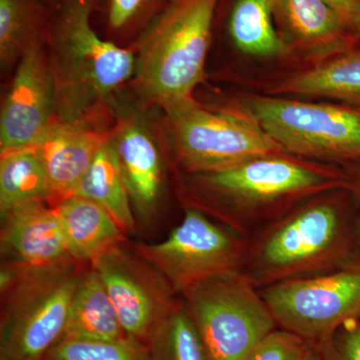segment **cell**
<instances>
[{
    "instance_id": "33",
    "label": "cell",
    "mask_w": 360,
    "mask_h": 360,
    "mask_svg": "<svg viewBox=\"0 0 360 360\" xmlns=\"http://www.w3.org/2000/svg\"><path fill=\"white\" fill-rule=\"evenodd\" d=\"M47 1H49V4H52L54 1H56V0H47Z\"/></svg>"
},
{
    "instance_id": "26",
    "label": "cell",
    "mask_w": 360,
    "mask_h": 360,
    "mask_svg": "<svg viewBox=\"0 0 360 360\" xmlns=\"http://www.w3.org/2000/svg\"><path fill=\"white\" fill-rule=\"evenodd\" d=\"M167 2V0H103L106 28L113 37L139 35Z\"/></svg>"
},
{
    "instance_id": "2",
    "label": "cell",
    "mask_w": 360,
    "mask_h": 360,
    "mask_svg": "<svg viewBox=\"0 0 360 360\" xmlns=\"http://www.w3.org/2000/svg\"><path fill=\"white\" fill-rule=\"evenodd\" d=\"M47 45L56 120L89 125L92 112L134 77V51L101 39L92 25L97 0H56Z\"/></svg>"
},
{
    "instance_id": "18",
    "label": "cell",
    "mask_w": 360,
    "mask_h": 360,
    "mask_svg": "<svg viewBox=\"0 0 360 360\" xmlns=\"http://www.w3.org/2000/svg\"><path fill=\"white\" fill-rule=\"evenodd\" d=\"M127 336L108 290L89 265L71 300L61 340L113 341Z\"/></svg>"
},
{
    "instance_id": "32",
    "label": "cell",
    "mask_w": 360,
    "mask_h": 360,
    "mask_svg": "<svg viewBox=\"0 0 360 360\" xmlns=\"http://www.w3.org/2000/svg\"><path fill=\"white\" fill-rule=\"evenodd\" d=\"M355 35H356V39L360 41V23L359 27H357L356 32H355Z\"/></svg>"
},
{
    "instance_id": "6",
    "label": "cell",
    "mask_w": 360,
    "mask_h": 360,
    "mask_svg": "<svg viewBox=\"0 0 360 360\" xmlns=\"http://www.w3.org/2000/svg\"><path fill=\"white\" fill-rule=\"evenodd\" d=\"M175 161L187 175L212 174L284 151L246 111L212 110L193 97L162 106Z\"/></svg>"
},
{
    "instance_id": "31",
    "label": "cell",
    "mask_w": 360,
    "mask_h": 360,
    "mask_svg": "<svg viewBox=\"0 0 360 360\" xmlns=\"http://www.w3.org/2000/svg\"><path fill=\"white\" fill-rule=\"evenodd\" d=\"M302 360H322L321 352L316 345H310Z\"/></svg>"
},
{
    "instance_id": "27",
    "label": "cell",
    "mask_w": 360,
    "mask_h": 360,
    "mask_svg": "<svg viewBox=\"0 0 360 360\" xmlns=\"http://www.w3.org/2000/svg\"><path fill=\"white\" fill-rule=\"evenodd\" d=\"M310 343L277 328L253 348L245 360H302Z\"/></svg>"
},
{
    "instance_id": "17",
    "label": "cell",
    "mask_w": 360,
    "mask_h": 360,
    "mask_svg": "<svg viewBox=\"0 0 360 360\" xmlns=\"http://www.w3.org/2000/svg\"><path fill=\"white\" fill-rule=\"evenodd\" d=\"M65 234L68 255L90 264L112 246L125 243L120 225L103 206L89 198L68 195L54 205Z\"/></svg>"
},
{
    "instance_id": "24",
    "label": "cell",
    "mask_w": 360,
    "mask_h": 360,
    "mask_svg": "<svg viewBox=\"0 0 360 360\" xmlns=\"http://www.w3.org/2000/svg\"><path fill=\"white\" fill-rule=\"evenodd\" d=\"M150 360H210L205 342L182 300L148 342Z\"/></svg>"
},
{
    "instance_id": "23",
    "label": "cell",
    "mask_w": 360,
    "mask_h": 360,
    "mask_svg": "<svg viewBox=\"0 0 360 360\" xmlns=\"http://www.w3.org/2000/svg\"><path fill=\"white\" fill-rule=\"evenodd\" d=\"M47 0H0V63L20 61L28 45L46 37L51 11Z\"/></svg>"
},
{
    "instance_id": "3",
    "label": "cell",
    "mask_w": 360,
    "mask_h": 360,
    "mask_svg": "<svg viewBox=\"0 0 360 360\" xmlns=\"http://www.w3.org/2000/svg\"><path fill=\"white\" fill-rule=\"evenodd\" d=\"M333 193L300 203L250 238L241 272L258 290L329 271L352 260L350 224Z\"/></svg>"
},
{
    "instance_id": "7",
    "label": "cell",
    "mask_w": 360,
    "mask_h": 360,
    "mask_svg": "<svg viewBox=\"0 0 360 360\" xmlns=\"http://www.w3.org/2000/svg\"><path fill=\"white\" fill-rule=\"evenodd\" d=\"M180 295L210 360H245L278 328L259 290L241 271L205 279Z\"/></svg>"
},
{
    "instance_id": "30",
    "label": "cell",
    "mask_w": 360,
    "mask_h": 360,
    "mask_svg": "<svg viewBox=\"0 0 360 360\" xmlns=\"http://www.w3.org/2000/svg\"><path fill=\"white\" fill-rule=\"evenodd\" d=\"M347 189L354 195L360 208V162L347 165ZM359 234L360 239V219L359 222Z\"/></svg>"
},
{
    "instance_id": "12",
    "label": "cell",
    "mask_w": 360,
    "mask_h": 360,
    "mask_svg": "<svg viewBox=\"0 0 360 360\" xmlns=\"http://www.w3.org/2000/svg\"><path fill=\"white\" fill-rule=\"evenodd\" d=\"M46 37L34 40L18 61L0 113L2 153L32 148L56 118V94Z\"/></svg>"
},
{
    "instance_id": "29",
    "label": "cell",
    "mask_w": 360,
    "mask_h": 360,
    "mask_svg": "<svg viewBox=\"0 0 360 360\" xmlns=\"http://www.w3.org/2000/svg\"><path fill=\"white\" fill-rule=\"evenodd\" d=\"M324 1L328 2L329 6L340 14L355 34L360 23V0H324Z\"/></svg>"
},
{
    "instance_id": "4",
    "label": "cell",
    "mask_w": 360,
    "mask_h": 360,
    "mask_svg": "<svg viewBox=\"0 0 360 360\" xmlns=\"http://www.w3.org/2000/svg\"><path fill=\"white\" fill-rule=\"evenodd\" d=\"M220 0H167L137 35L134 82L149 103L188 98L205 78Z\"/></svg>"
},
{
    "instance_id": "22",
    "label": "cell",
    "mask_w": 360,
    "mask_h": 360,
    "mask_svg": "<svg viewBox=\"0 0 360 360\" xmlns=\"http://www.w3.org/2000/svg\"><path fill=\"white\" fill-rule=\"evenodd\" d=\"M56 200L51 180L32 148L2 153L0 213L32 202Z\"/></svg>"
},
{
    "instance_id": "20",
    "label": "cell",
    "mask_w": 360,
    "mask_h": 360,
    "mask_svg": "<svg viewBox=\"0 0 360 360\" xmlns=\"http://www.w3.org/2000/svg\"><path fill=\"white\" fill-rule=\"evenodd\" d=\"M73 195L103 206L123 231L135 229L134 207L110 136L99 149Z\"/></svg>"
},
{
    "instance_id": "25",
    "label": "cell",
    "mask_w": 360,
    "mask_h": 360,
    "mask_svg": "<svg viewBox=\"0 0 360 360\" xmlns=\"http://www.w3.org/2000/svg\"><path fill=\"white\" fill-rule=\"evenodd\" d=\"M40 360H150L148 345L124 336L113 341L58 340Z\"/></svg>"
},
{
    "instance_id": "15",
    "label": "cell",
    "mask_w": 360,
    "mask_h": 360,
    "mask_svg": "<svg viewBox=\"0 0 360 360\" xmlns=\"http://www.w3.org/2000/svg\"><path fill=\"white\" fill-rule=\"evenodd\" d=\"M0 248L4 262L44 266L70 257L58 213L32 202L1 213Z\"/></svg>"
},
{
    "instance_id": "28",
    "label": "cell",
    "mask_w": 360,
    "mask_h": 360,
    "mask_svg": "<svg viewBox=\"0 0 360 360\" xmlns=\"http://www.w3.org/2000/svg\"><path fill=\"white\" fill-rule=\"evenodd\" d=\"M322 360H360V323L352 319L316 345Z\"/></svg>"
},
{
    "instance_id": "13",
    "label": "cell",
    "mask_w": 360,
    "mask_h": 360,
    "mask_svg": "<svg viewBox=\"0 0 360 360\" xmlns=\"http://www.w3.org/2000/svg\"><path fill=\"white\" fill-rule=\"evenodd\" d=\"M137 217L155 219L162 195L165 170L158 144L139 118H122L110 134Z\"/></svg>"
},
{
    "instance_id": "1",
    "label": "cell",
    "mask_w": 360,
    "mask_h": 360,
    "mask_svg": "<svg viewBox=\"0 0 360 360\" xmlns=\"http://www.w3.org/2000/svg\"><path fill=\"white\" fill-rule=\"evenodd\" d=\"M347 172L288 153L253 158L212 174L187 175L184 207L194 208L250 238L300 200L347 189Z\"/></svg>"
},
{
    "instance_id": "14",
    "label": "cell",
    "mask_w": 360,
    "mask_h": 360,
    "mask_svg": "<svg viewBox=\"0 0 360 360\" xmlns=\"http://www.w3.org/2000/svg\"><path fill=\"white\" fill-rule=\"evenodd\" d=\"M271 6L277 32L290 51L328 58L354 49V32L324 0H271Z\"/></svg>"
},
{
    "instance_id": "19",
    "label": "cell",
    "mask_w": 360,
    "mask_h": 360,
    "mask_svg": "<svg viewBox=\"0 0 360 360\" xmlns=\"http://www.w3.org/2000/svg\"><path fill=\"white\" fill-rule=\"evenodd\" d=\"M276 92L326 97L360 108V49L341 52L284 80Z\"/></svg>"
},
{
    "instance_id": "10",
    "label": "cell",
    "mask_w": 360,
    "mask_h": 360,
    "mask_svg": "<svg viewBox=\"0 0 360 360\" xmlns=\"http://www.w3.org/2000/svg\"><path fill=\"white\" fill-rule=\"evenodd\" d=\"M260 295L277 326L317 345L360 312V260L266 286Z\"/></svg>"
},
{
    "instance_id": "5",
    "label": "cell",
    "mask_w": 360,
    "mask_h": 360,
    "mask_svg": "<svg viewBox=\"0 0 360 360\" xmlns=\"http://www.w3.org/2000/svg\"><path fill=\"white\" fill-rule=\"evenodd\" d=\"M86 264L70 257L37 267L2 262L0 360H40L58 342Z\"/></svg>"
},
{
    "instance_id": "21",
    "label": "cell",
    "mask_w": 360,
    "mask_h": 360,
    "mask_svg": "<svg viewBox=\"0 0 360 360\" xmlns=\"http://www.w3.org/2000/svg\"><path fill=\"white\" fill-rule=\"evenodd\" d=\"M227 26L232 42L248 56L276 58L290 52L277 32L271 0H236Z\"/></svg>"
},
{
    "instance_id": "16",
    "label": "cell",
    "mask_w": 360,
    "mask_h": 360,
    "mask_svg": "<svg viewBox=\"0 0 360 360\" xmlns=\"http://www.w3.org/2000/svg\"><path fill=\"white\" fill-rule=\"evenodd\" d=\"M108 137L110 132L56 118L33 143L32 148L51 180L56 202L75 193Z\"/></svg>"
},
{
    "instance_id": "9",
    "label": "cell",
    "mask_w": 360,
    "mask_h": 360,
    "mask_svg": "<svg viewBox=\"0 0 360 360\" xmlns=\"http://www.w3.org/2000/svg\"><path fill=\"white\" fill-rule=\"evenodd\" d=\"M250 238L200 210L186 207L184 219L160 243L132 250L167 278L175 295L210 278L243 271Z\"/></svg>"
},
{
    "instance_id": "11",
    "label": "cell",
    "mask_w": 360,
    "mask_h": 360,
    "mask_svg": "<svg viewBox=\"0 0 360 360\" xmlns=\"http://www.w3.org/2000/svg\"><path fill=\"white\" fill-rule=\"evenodd\" d=\"M90 265L108 290L124 335L148 345L179 302L167 278L125 243L104 251Z\"/></svg>"
},
{
    "instance_id": "8",
    "label": "cell",
    "mask_w": 360,
    "mask_h": 360,
    "mask_svg": "<svg viewBox=\"0 0 360 360\" xmlns=\"http://www.w3.org/2000/svg\"><path fill=\"white\" fill-rule=\"evenodd\" d=\"M243 105L288 155L345 167L360 162L359 110L265 96Z\"/></svg>"
},
{
    "instance_id": "34",
    "label": "cell",
    "mask_w": 360,
    "mask_h": 360,
    "mask_svg": "<svg viewBox=\"0 0 360 360\" xmlns=\"http://www.w3.org/2000/svg\"><path fill=\"white\" fill-rule=\"evenodd\" d=\"M357 319H359V323H360V312H359V316H357Z\"/></svg>"
}]
</instances>
